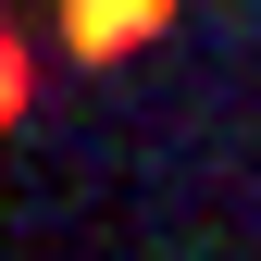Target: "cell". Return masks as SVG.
Masks as SVG:
<instances>
[{
  "mask_svg": "<svg viewBox=\"0 0 261 261\" xmlns=\"http://www.w3.org/2000/svg\"><path fill=\"white\" fill-rule=\"evenodd\" d=\"M162 13H174V0H62V50H87V62H100V50H137Z\"/></svg>",
  "mask_w": 261,
  "mask_h": 261,
  "instance_id": "6da1fadb",
  "label": "cell"
},
{
  "mask_svg": "<svg viewBox=\"0 0 261 261\" xmlns=\"http://www.w3.org/2000/svg\"><path fill=\"white\" fill-rule=\"evenodd\" d=\"M13 87H25V75H13V50H0V112H13Z\"/></svg>",
  "mask_w": 261,
  "mask_h": 261,
  "instance_id": "7a4b0ae2",
  "label": "cell"
}]
</instances>
